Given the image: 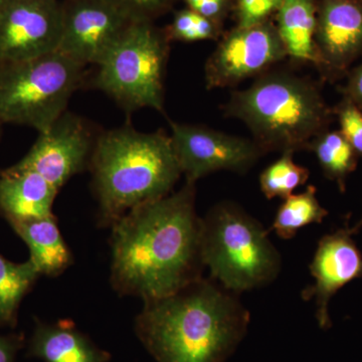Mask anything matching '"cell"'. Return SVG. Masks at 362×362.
Wrapping results in <instances>:
<instances>
[{"label":"cell","instance_id":"cell-20","mask_svg":"<svg viewBox=\"0 0 362 362\" xmlns=\"http://www.w3.org/2000/svg\"><path fill=\"white\" fill-rule=\"evenodd\" d=\"M328 216L317 199V189L309 185L301 194L286 197L279 206L271 230L283 240H290L296 235L298 230L312 223H321Z\"/></svg>","mask_w":362,"mask_h":362},{"label":"cell","instance_id":"cell-16","mask_svg":"<svg viewBox=\"0 0 362 362\" xmlns=\"http://www.w3.org/2000/svg\"><path fill=\"white\" fill-rule=\"evenodd\" d=\"M28 354L44 362H108L109 352L97 346L71 321L37 324Z\"/></svg>","mask_w":362,"mask_h":362},{"label":"cell","instance_id":"cell-22","mask_svg":"<svg viewBox=\"0 0 362 362\" xmlns=\"http://www.w3.org/2000/svg\"><path fill=\"white\" fill-rule=\"evenodd\" d=\"M293 156L294 153L290 152L283 153L259 175V187L267 199H285L308 180L310 175L308 168L297 164Z\"/></svg>","mask_w":362,"mask_h":362},{"label":"cell","instance_id":"cell-9","mask_svg":"<svg viewBox=\"0 0 362 362\" xmlns=\"http://www.w3.org/2000/svg\"><path fill=\"white\" fill-rule=\"evenodd\" d=\"M287 57L277 28L270 23L233 30L221 40L206 65L207 89L235 87Z\"/></svg>","mask_w":362,"mask_h":362},{"label":"cell","instance_id":"cell-17","mask_svg":"<svg viewBox=\"0 0 362 362\" xmlns=\"http://www.w3.org/2000/svg\"><path fill=\"white\" fill-rule=\"evenodd\" d=\"M30 249V261L40 275L58 276L71 265L73 257L62 237L54 216L11 223Z\"/></svg>","mask_w":362,"mask_h":362},{"label":"cell","instance_id":"cell-4","mask_svg":"<svg viewBox=\"0 0 362 362\" xmlns=\"http://www.w3.org/2000/svg\"><path fill=\"white\" fill-rule=\"evenodd\" d=\"M225 112L246 124L264 153L308 149L327 130L332 114L314 83L281 71L263 74L233 92Z\"/></svg>","mask_w":362,"mask_h":362},{"label":"cell","instance_id":"cell-31","mask_svg":"<svg viewBox=\"0 0 362 362\" xmlns=\"http://www.w3.org/2000/svg\"><path fill=\"white\" fill-rule=\"evenodd\" d=\"M0 126H1V123H0Z\"/></svg>","mask_w":362,"mask_h":362},{"label":"cell","instance_id":"cell-29","mask_svg":"<svg viewBox=\"0 0 362 362\" xmlns=\"http://www.w3.org/2000/svg\"><path fill=\"white\" fill-rule=\"evenodd\" d=\"M21 347V337L0 335V362H14Z\"/></svg>","mask_w":362,"mask_h":362},{"label":"cell","instance_id":"cell-21","mask_svg":"<svg viewBox=\"0 0 362 362\" xmlns=\"http://www.w3.org/2000/svg\"><path fill=\"white\" fill-rule=\"evenodd\" d=\"M39 276L30 259L16 264L0 255V324H13L21 300Z\"/></svg>","mask_w":362,"mask_h":362},{"label":"cell","instance_id":"cell-10","mask_svg":"<svg viewBox=\"0 0 362 362\" xmlns=\"http://www.w3.org/2000/svg\"><path fill=\"white\" fill-rule=\"evenodd\" d=\"M132 23L107 0H64L57 51L80 65L99 66Z\"/></svg>","mask_w":362,"mask_h":362},{"label":"cell","instance_id":"cell-11","mask_svg":"<svg viewBox=\"0 0 362 362\" xmlns=\"http://www.w3.org/2000/svg\"><path fill=\"white\" fill-rule=\"evenodd\" d=\"M88 123L66 110L37 141L18 165L32 169L59 190L90 165L97 141Z\"/></svg>","mask_w":362,"mask_h":362},{"label":"cell","instance_id":"cell-28","mask_svg":"<svg viewBox=\"0 0 362 362\" xmlns=\"http://www.w3.org/2000/svg\"><path fill=\"white\" fill-rule=\"evenodd\" d=\"M345 96L349 97L362 112V63L350 74L345 87Z\"/></svg>","mask_w":362,"mask_h":362},{"label":"cell","instance_id":"cell-25","mask_svg":"<svg viewBox=\"0 0 362 362\" xmlns=\"http://www.w3.org/2000/svg\"><path fill=\"white\" fill-rule=\"evenodd\" d=\"M132 21H154L168 13L175 0H107Z\"/></svg>","mask_w":362,"mask_h":362},{"label":"cell","instance_id":"cell-30","mask_svg":"<svg viewBox=\"0 0 362 362\" xmlns=\"http://www.w3.org/2000/svg\"><path fill=\"white\" fill-rule=\"evenodd\" d=\"M8 1H9V0H0V9H1L2 7L6 6L7 2H8Z\"/></svg>","mask_w":362,"mask_h":362},{"label":"cell","instance_id":"cell-8","mask_svg":"<svg viewBox=\"0 0 362 362\" xmlns=\"http://www.w3.org/2000/svg\"><path fill=\"white\" fill-rule=\"evenodd\" d=\"M171 142L181 173L197 182L216 171L244 173L264 151L254 140L192 124L170 123Z\"/></svg>","mask_w":362,"mask_h":362},{"label":"cell","instance_id":"cell-26","mask_svg":"<svg viewBox=\"0 0 362 362\" xmlns=\"http://www.w3.org/2000/svg\"><path fill=\"white\" fill-rule=\"evenodd\" d=\"M282 0H237L240 28L261 25L277 13Z\"/></svg>","mask_w":362,"mask_h":362},{"label":"cell","instance_id":"cell-1","mask_svg":"<svg viewBox=\"0 0 362 362\" xmlns=\"http://www.w3.org/2000/svg\"><path fill=\"white\" fill-rule=\"evenodd\" d=\"M195 182L133 209L113 223L111 281L143 301L169 296L202 278V218Z\"/></svg>","mask_w":362,"mask_h":362},{"label":"cell","instance_id":"cell-19","mask_svg":"<svg viewBox=\"0 0 362 362\" xmlns=\"http://www.w3.org/2000/svg\"><path fill=\"white\" fill-rule=\"evenodd\" d=\"M308 150L315 154L324 175L335 181L344 192L347 177L357 168L358 156L339 130L323 131L314 138Z\"/></svg>","mask_w":362,"mask_h":362},{"label":"cell","instance_id":"cell-23","mask_svg":"<svg viewBox=\"0 0 362 362\" xmlns=\"http://www.w3.org/2000/svg\"><path fill=\"white\" fill-rule=\"evenodd\" d=\"M165 33L169 40L194 42L218 37V23L189 8L176 11Z\"/></svg>","mask_w":362,"mask_h":362},{"label":"cell","instance_id":"cell-18","mask_svg":"<svg viewBox=\"0 0 362 362\" xmlns=\"http://www.w3.org/2000/svg\"><path fill=\"white\" fill-rule=\"evenodd\" d=\"M314 0H282L277 11V30L287 57L318 66Z\"/></svg>","mask_w":362,"mask_h":362},{"label":"cell","instance_id":"cell-2","mask_svg":"<svg viewBox=\"0 0 362 362\" xmlns=\"http://www.w3.org/2000/svg\"><path fill=\"white\" fill-rule=\"evenodd\" d=\"M237 295L199 279L169 296L144 301L136 335L157 362H225L251 320Z\"/></svg>","mask_w":362,"mask_h":362},{"label":"cell","instance_id":"cell-15","mask_svg":"<svg viewBox=\"0 0 362 362\" xmlns=\"http://www.w3.org/2000/svg\"><path fill=\"white\" fill-rule=\"evenodd\" d=\"M59 190L32 169L16 165L0 175V209L9 223L54 216Z\"/></svg>","mask_w":362,"mask_h":362},{"label":"cell","instance_id":"cell-3","mask_svg":"<svg viewBox=\"0 0 362 362\" xmlns=\"http://www.w3.org/2000/svg\"><path fill=\"white\" fill-rule=\"evenodd\" d=\"M89 168L102 220L113 225L135 207L173 192L182 175L170 135L125 125L98 136Z\"/></svg>","mask_w":362,"mask_h":362},{"label":"cell","instance_id":"cell-6","mask_svg":"<svg viewBox=\"0 0 362 362\" xmlns=\"http://www.w3.org/2000/svg\"><path fill=\"white\" fill-rule=\"evenodd\" d=\"M85 66L56 51L23 61L0 62V123L44 132L66 111Z\"/></svg>","mask_w":362,"mask_h":362},{"label":"cell","instance_id":"cell-27","mask_svg":"<svg viewBox=\"0 0 362 362\" xmlns=\"http://www.w3.org/2000/svg\"><path fill=\"white\" fill-rule=\"evenodd\" d=\"M187 8L206 16L209 20H220L225 13L226 0H183Z\"/></svg>","mask_w":362,"mask_h":362},{"label":"cell","instance_id":"cell-24","mask_svg":"<svg viewBox=\"0 0 362 362\" xmlns=\"http://www.w3.org/2000/svg\"><path fill=\"white\" fill-rule=\"evenodd\" d=\"M334 113L340 132L351 145L358 157H362V112L349 97L343 98Z\"/></svg>","mask_w":362,"mask_h":362},{"label":"cell","instance_id":"cell-7","mask_svg":"<svg viewBox=\"0 0 362 362\" xmlns=\"http://www.w3.org/2000/svg\"><path fill=\"white\" fill-rule=\"evenodd\" d=\"M169 42L153 21L131 23L98 66L95 85L126 111L163 113Z\"/></svg>","mask_w":362,"mask_h":362},{"label":"cell","instance_id":"cell-13","mask_svg":"<svg viewBox=\"0 0 362 362\" xmlns=\"http://www.w3.org/2000/svg\"><path fill=\"white\" fill-rule=\"evenodd\" d=\"M361 228L362 218L352 228L349 218L343 228L324 235L309 267L314 283L302 291V299L315 302L316 318L324 329L331 326V298L351 281L362 278V254L352 239Z\"/></svg>","mask_w":362,"mask_h":362},{"label":"cell","instance_id":"cell-12","mask_svg":"<svg viewBox=\"0 0 362 362\" xmlns=\"http://www.w3.org/2000/svg\"><path fill=\"white\" fill-rule=\"evenodd\" d=\"M61 30L59 0H9L0 9V62L56 52Z\"/></svg>","mask_w":362,"mask_h":362},{"label":"cell","instance_id":"cell-5","mask_svg":"<svg viewBox=\"0 0 362 362\" xmlns=\"http://www.w3.org/2000/svg\"><path fill=\"white\" fill-rule=\"evenodd\" d=\"M201 250L211 277L235 294L270 284L282 268L268 230L233 202L216 204L202 218Z\"/></svg>","mask_w":362,"mask_h":362},{"label":"cell","instance_id":"cell-14","mask_svg":"<svg viewBox=\"0 0 362 362\" xmlns=\"http://www.w3.org/2000/svg\"><path fill=\"white\" fill-rule=\"evenodd\" d=\"M315 44L319 66L346 71L362 54V0H322Z\"/></svg>","mask_w":362,"mask_h":362}]
</instances>
